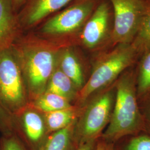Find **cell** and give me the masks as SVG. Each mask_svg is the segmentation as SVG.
I'll return each instance as SVG.
<instances>
[{"mask_svg": "<svg viewBox=\"0 0 150 150\" xmlns=\"http://www.w3.org/2000/svg\"><path fill=\"white\" fill-rule=\"evenodd\" d=\"M116 95L110 122L101 137L115 144L127 136L145 132V123L137 96L136 64L115 81Z\"/></svg>", "mask_w": 150, "mask_h": 150, "instance_id": "6da1fadb", "label": "cell"}, {"mask_svg": "<svg viewBox=\"0 0 150 150\" xmlns=\"http://www.w3.org/2000/svg\"><path fill=\"white\" fill-rule=\"evenodd\" d=\"M139 59V54L132 43L118 44L100 52L94 60L85 86L79 92L77 100L80 107L112 85L123 72L137 64Z\"/></svg>", "mask_w": 150, "mask_h": 150, "instance_id": "7a4b0ae2", "label": "cell"}, {"mask_svg": "<svg viewBox=\"0 0 150 150\" xmlns=\"http://www.w3.org/2000/svg\"><path fill=\"white\" fill-rule=\"evenodd\" d=\"M12 46L21 65L28 97L35 100L46 91L57 66L59 50L38 42L15 41Z\"/></svg>", "mask_w": 150, "mask_h": 150, "instance_id": "3957f363", "label": "cell"}, {"mask_svg": "<svg viewBox=\"0 0 150 150\" xmlns=\"http://www.w3.org/2000/svg\"><path fill=\"white\" fill-rule=\"evenodd\" d=\"M28 92L12 46L0 51V105L12 117L26 110Z\"/></svg>", "mask_w": 150, "mask_h": 150, "instance_id": "277c9868", "label": "cell"}, {"mask_svg": "<svg viewBox=\"0 0 150 150\" xmlns=\"http://www.w3.org/2000/svg\"><path fill=\"white\" fill-rule=\"evenodd\" d=\"M115 95L114 83L91 98L82 107L75 129V140L78 146L101 136L110 122Z\"/></svg>", "mask_w": 150, "mask_h": 150, "instance_id": "5b68a950", "label": "cell"}, {"mask_svg": "<svg viewBox=\"0 0 150 150\" xmlns=\"http://www.w3.org/2000/svg\"><path fill=\"white\" fill-rule=\"evenodd\" d=\"M113 12L112 47L131 43L145 16L147 0H109Z\"/></svg>", "mask_w": 150, "mask_h": 150, "instance_id": "8992f818", "label": "cell"}, {"mask_svg": "<svg viewBox=\"0 0 150 150\" xmlns=\"http://www.w3.org/2000/svg\"><path fill=\"white\" fill-rule=\"evenodd\" d=\"M113 30V12L109 0L98 3L86 22L80 36L81 43L85 48L101 52L111 47Z\"/></svg>", "mask_w": 150, "mask_h": 150, "instance_id": "52a82bcc", "label": "cell"}, {"mask_svg": "<svg viewBox=\"0 0 150 150\" xmlns=\"http://www.w3.org/2000/svg\"><path fill=\"white\" fill-rule=\"evenodd\" d=\"M98 3L97 0H80L50 18L40 31L51 36L80 34Z\"/></svg>", "mask_w": 150, "mask_h": 150, "instance_id": "ba28073f", "label": "cell"}, {"mask_svg": "<svg viewBox=\"0 0 150 150\" xmlns=\"http://www.w3.org/2000/svg\"><path fill=\"white\" fill-rule=\"evenodd\" d=\"M13 118V121L20 122L28 142L35 150H38L48 134L44 116L38 110L26 109Z\"/></svg>", "mask_w": 150, "mask_h": 150, "instance_id": "9c48e42d", "label": "cell"}, {"mask_svg": "<svg viewBox=\"0 0 150 150\" xmlns=\"http://www.w3.org/2000/svg\"><path fill=\"white\" fill-rule=\"evenodd\" d=\"M72 0H28L18 18L20 26L30 27L52 13L58 11Z\"/></svg>", "mask_w": 150, "mask_h": 150, "instance_id": "30bf717a", "label": "cell"}, {"mask_svg": "<svg viewBox=\"0 0 150 150\" xmlns=\"http://www.w3.org/2000/svg\"><path fill=\"white\" fill-rule=\"evenodd\" d=\"M20 26L12 0H0V51L16 41Z\"/></svg>", "mask_w": 150, "mask_h": 150, "instance_id": "8fae6325", "label": "cell"}, {"mask_svg": "<svg viewBox=\"0 0 150 150\" xmlns=\"http://www.w3.org/2000/svg\"><path fill=\"white\" fill-rule=\"evenodd\" d=\"M57 65L80 91L87 80L83 65L74 50L69 47L59 50Z\"/></svg>", "mask_w": 150, "mask_h": 150, "instance_id": "7c38bea8", "label": "cell"}, {"mask_svg": "<svg viewBox=\"0 0 150 150\" xmlns=\"http://www.w3.org/2000/svg\"><path fill=\"white\" fill-rule=\"evenodd\" d=\"M77 121L64 129L51 134L38 150H76L79 146L75 138Z\"/></svg>", "mask_w": 150, "mask_h": 150, "instance_id": "4fadbf2b", "label": "cell"}, {"mask_svg": "<svg viewBox=\"0 0 150 150\" xmlns=\"http://www.w3.org/2000/svg\"><path fill=\"white\" fill-rule=\"evenodd\" d=\"M82 107H74L45 113L44 118L47 134H52L77 120Z\"/></svg>", "mask_w": 150, "mask_h": 150, "instance_id": "5bb4252c", "label": "cell"}, {"mask_svg": "<svg viewBox=\"0 0 150 150\" xmlns=\"http://www.w3.org/2000/svg\"><path fill=\"white\" fill-rule=\"evenodd\" d=\"M46 91L64 97L70 102L77 98L79 92L72 81L59 69L57 65L50 78Z\"/></svg>", "mask_w": 150, "mask_h": 150, "instance_id": "9a60e30c", "label": "cell"}, {"mask_svg": "<svg viewBox=\"0 0 150 150\" xmlns=\"http://www.w3.org/2000/svg\"><path fill=\"white\" fill-rule=\"evenodd\" d=\"M136 89L139 102L150 95V52L142 56L136 64Z\"/></svg>", "mask_w": 150, "mask_h": 150, "instance_id": "2e32d148", "label": "cell"}, {"mask_svg": "<svg viewBox=\"0 0 150 150\" xmlns=\"http://www.w3.org/2000/svg\"><path fill=\"white\" fill-rule=\"evenodd\" d=\"M33 106L36 110L45 113L72 107L66 98L47 91L34 100Z\"/></svg>", "mask_w": 150, "mask_h": 150, "instance_id": "e0dca14e", "label": "cell"}, {"mask_svg": "<svg viewBox=\"0 0 150 150\" xmlns=\"http://www.w3.org/2000/svg\"><path fill=\"white\" fill-rule=\"evenodd\" d=\"M140 57L150 52V0H147V7L144 20L134 40L132 42Z\"/></svg>", "mask_w": 150, "mask_h": 150, "instance_id": "ac0fdd59", "label": "cell"}, {"mask_svg": "<svg viewBox=\"0 0 150 150\" xmlns=\"http://www.w3.org/2000/svg\"><path fill=\"white\" fill-rule=\"evenodd\" d=\"M116 150H150V135L146 132L127 136L115 144Z\"/></svg>", "mask_w": 150, "mask_h": 150, "instance_id": "d6986e66", "label": "cell"}, {"mask_svg": "<svg viewBox=\"0 0 150 150\" xmlns=\"http://www.w3.org/2000/svg\"><path fill=\"white\" fill-rule=\"evenodd\" d=\"M0 150H26L15 132L3 134L0 139Z\"/></svg>", "mask_w": 150, "mask_h": 150, "instance_id": "ffe728a7", "label": "cell"}, {"mask_svg": "<svg viewBox=\"0 0 150 150\" xmlns=\"http://www.w3.org/2000/svg\"><path fill=\"white\" fill-rule=\"evenodd\" d=\"M0 131L3 134L15 132L12 116L0 105Z\"/></svg>", "mask_w": 150, "mask_h": 150, "instance_id": "44dd1931", "label": "cell"}, {"mask_svg": "<svg viewBox=\"0 0 150 150\" xmlns=\"http://www.w3.org/2000/svg\"><path fill=\"white\" fill-rule=\"evenodd\" d=\"M139 102L145 123V132L150 135V95Z\"/></svg>", "mask_w": 150, "mask_h": 150, "instance_id": "7402d4cb", "label": "cell"}, {"mask_svg": "<svg viewBox=\"0 0 150 150\" xmlns=\"http://www.w3.org/2000/svg\"><path fill=\"white\" fill-rule=\"evenodd\" d=\"M95 150H116L114 143L103 139L101 137L97 140Z\"/></svg>", "mask_w": 150, "mask_h": 150, "instance_id": "603a6c76", "label": "cell"}, {"mask_svg": "<svg viewBox=\"0 0 150 150\" xmlns=\"http://www.w3.org/2000/svg\"><path fill=\"white\" fill-rule=\"evenodd\" d=\"M97 140H91L79 145L76 150H95Z\"/></svg>", "mask_w": 150, "mask_h": 150, "instance_id": "cb8c5ba5", "label": "cell"}, {"mask_svg": "<svg viewBox=\"0 0 150 150\" xmlns=\"http://www.w3.org/2000/svg\"><path fill=\"white\" fill-rule=\"evenodd\" d=\"M12 1L14 8L17 12L24 5L26 0H12Z\"/></svg>", "mask_w": 150, "mask_h": 150, "instance_id": "d4e9b609", "label": "cell"}]
</instances>
